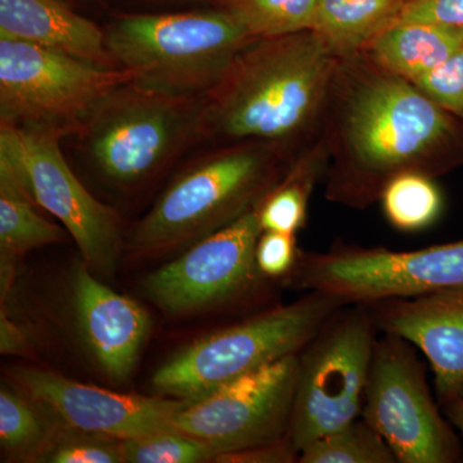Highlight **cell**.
I'll list each match as a JSON object with an SVG mask.
<instances>
[{
	"label": "cell",
	"mask_w": 463,
	"mask_h": 463,
	"mask_svg": "<svg viewBox=\"0 0 463 463\" xmlns=\"http://www.w3.org/2000/svg\"><path fill=\"white\" fill-rule=\"evenodd\" d=\"M12 377L61 428L118 440L174 429V416L185 403V399L121 394L38 368H16Z\"/></svg>",
	"instance_id": "obj_14"
},
{
	"label": "cell",
	"mask_w": 463,
	"mask_h": 463,
	"mask_svg": "<svg viewBox=\"0 0 463 463\" xmlns=\"http://www.w3.org/2000/svg\"><path fill=\"white\" fill-rule=\"evenodd\" d=\"M380 203L386 221L405 233L428 230L443 212V196L435 179L420 173L395 176L381 194Z\"/></svg>",
	"instance_id": "obj_23"
},
{
	"label": "cell",
	"mask_w": 463,
	"mask_h": 463,
	"mask_svg": "<svg viewBox=\"0 0 463 463\" xmlns=\"http://www.w3.org/2000/svg\"><path fill=\"white\" fill-rule=\"evenodd\" d=\"M319 0H213L254 38H274L313 29Z\"/></svg>",
	"instance_id": "obj_24"
},
{
	"label": "cell",
	"mask_w": 463,
	"mask_h": 463,
	"mask_svg": "<svg viewBox=\"0 0 463 463\" xmlns=\"http://www.w3.org/2000/svg\"><path fill=\"white\" fill-rule=\"evenodd\" d=\"M383 335L374 345L362 419L389 444L398 463L461 461V441L431 397L414 346Z\"/></svg>",
	"instance_id": "obj_11"
},
{
	"label": "cell",
	"mask_w": 463,
	"mask_h": 463,
	"mask_svg": "<svg viewBox=\"0 0 463 463\" xmlns=\"http://www.w3.org/2000/svg\"><path fill=\"white\" fill-rule=\"evenodd\" d=\"M66 2H67V0H66Z\"/></svg>",
	"instance_id": "obj_35"
},
{
	"label": "cell",
	"mask_w": 463,
	"mask_h": 463,
	"mask_svg": "<svg viewBox=\"0 0 463 463\" xmlns=\"http://www.w3.org/2000/svg\"><path fill=\"white\" fill-rule=\"evenodd\" d=\"M321 139L297 158L279 184L258 205L263 231L297 234L307 223V206L317 182L325 178Z\"/></svg>",
	"instance_id": "obj_20"
},
{
	"label": "cell",
	"mask_w": 463,
	"mask_h": 463,
	"mask_svg": "<svg viewBox=\"0 0 463 463\" xmlns=\"http://www.w3.org/2000/svg\"><path fill=\"white\" fill-rule=\"evenodd\" d=\"M345 307L321 292L288 306L267 307L184 347L155 373L160 394L196 399L285 356L298 354L337 310Z\"/></svg>",
	"instance_id": "obj_6"
},
{
	"label": "cell",
	"mask_w": 463,
	"mask_h": 463,
	"mask_svg": "<svg viewBox=\"0 0 463 463\" xmlns=\"http://www.w3.org/2000/svg\"><path fill=\"white\" fill-rule=\"evenodd\" d=\"M0 39L29 43L108 69H118L105 30L66 0H0Z\"/></svg>",
	"instance_id": "obj_17"
},
{
	"label": "cell",
	"mask_w": 463,
	"mask_h": 463,
	"mask_svg": "<svg viewBox=\"0 0 463 463\" xmlns=\"http://www.w3.org/2000/svg\"><path fill=\"white\" fill-rule=\"evenodd\" d=\"M298 157L264 143L219 146L173 179L125 249L154 258L190 248L254 210Z\"/></svg>",
	"instance_id": "obj_3"
},
{
	"label": "cell",
	"mask_w": 463,
	"mask_h": 463,
	"mask_svg": "<svg viewBox=\"0 0 463 463\" xmlns=\"http://www.w3.org/2000/svg\"><path fill=\"white\" fill-rule=\"evenodd\" d=\"M399 21L463 27V0H408Z\"/></svg>",
	"instance_id": "obj_30"
},
{
	"label": "cell",
	"mask_w": 463,
	"mask_h": 463,
	"mask_svg": "<svg viewBox=\"0 0 463 463\" xmlns=\"http://www.w3.org/2000/svg\"><path fill=\"white\" fill-rule=\"evenodd\" d=\"M29 349L25 332L12 321L5 310L0 316V352L5 355H23Z\"/></svg>",
	"instance_id": "obj_32"
},
{
	"label": "cell",
	"mask_w": 463,
	"mask_h": 463,
	"mask_svg": "<svg viewBox=\"0 0 463 463\" xmlns=\"http://www.w3.org/2000/svg\"><path fill=\"white\" fill-rule=\"evenodd\" d=\"M124 462L199 463L214 462L219 450L212 444L169 429L138 439L121 441Z\"/></svg>",
	"instance_id": "obj_26"
},
{
	"label": "cell",
	"mask_w": 463,
	"mask_h": 463,
	"mask_svg": "<svg viewBox=\"0 0 463 463\" xmlns=\"http://www.w3.org/2000/svg\"><path fill=\"white\" fill-rule=\"evenodd\" d=\"M377 334L367 307L345 306L298 353L288 430L298 453L362 416Z\"/></svg>",
	"instance_id": "obj_7"
},
{
	"label": "cell",
	"mask_w": 463,
	"mask_h": 463,
	"mask_svg": "<svg viewBox=\"0 0 463 463\" xmlns=\"http://www.w3.org/2000/svg\"><path fill=\"white\" fill-rule=\"evenodd\" d=\"M7 167L0 165V252L23 257L65 239L62 228L43 218Z\"/></svg>",
	"instance_id": "obj_21"
},
{
	"label": "cell",
	"mask_w": 463,
	"mask_h": 463,
	"mask_svg": "<svg viewBox=\"0 0 463 463\" xmlns=\"http://www.w3.org/2000/svg\"><path fill=\"white\" fill-rule=\"evenodd\" d=\"M261 233L257 206L149 273L142 281L143 292L167 315L175 316L254 298L268 281L257 264Z\"/></svg>",
	"instance_id": "obj_12"
},
{
	"label": "cell",
	"mask_w": 463,
	"mask_h": 463,
	"mask_svg": "<svg viewBox=\"0 0 463 463\" xmlns=\"http://www.w3.org/2000/svg\"><path fill=\"white\" fill-rule=\"evenodd\" d=\"M286 283L330 295L344 306L456 288L463 285V240L414 251L335 243L325 252H300Z\"/></svg>",
	"instance_id": "obj_10"
},
{
	"label": "cell",
	"mask_w": 463,
	"mask_h": 463,
	"mask_svg": "<svg viewBox=\"0 0 463 463\" xmlns=\"http://www.w3.org/2000/svg\"><path fill=\"white\" fill-rule=\"evenodd\" d=\"M365 307L380 334L402 337L426 356L439 403L463 392V285Z\"/></svg>",
	"instance_id": "obj_15"
},
{
	"label": "cell",
	"mask_w": 463,
	"mask_h": 463,
	"mask_svg": "<svg viewBox=\"0 0 463 463\" xmlns=\"http://www.w3.org/2000/svg\"><path fill=\"white\" fill-rule=\"evenodd\" d=\"M462 44L463 27L398 21L362 52L383 69L412 81L440 66Z\"/></svg>",
	"instance_id": "obj_18"
},
{
	"label": "cell",
	"mask_w": 463,
	"mask_h": 463,
	"mask_svg": "<svg viewBox=\"0 0 463 463\" xmlns=\"http://www.w3.org/2000/svg\"><path fill=\"white\" fill-rule=\"evenodd\" d=\"M123 440L61 428L41 462L123 463Z\"/></svg>",
	"instance_id": "obj_27"
},
{
	"label": "cell",
	"mask_w": 463,
	"mask_h": 463,
	"mask_svg": "<svg viewBox=\"0 0 463 463\" xmlns=\"http://www.w3.org/2000/svg\"><path fill=\"white\" fill-rule=\"evenodd\" d=\"M298 353L196 399H185L173 428L212 444L219 456L288 437Z\"/></svg>",
	"instance_id": "obj_13"
},
{
	"label": "cell",
	"mask_w": 463,
	"mask_h": 463,
	"mask_svg": "<svg viewBox=\"0 0 463 463\" xmlns=\"http://www.w3.org/2000/svg\"><path fill=\"white\" fill-rule=\"evenodd\" d=\"M297 234L263 231L257 245L259 270L268 279H286L298 263Z\"/></svg>",
	"instance_id": "obj_29"
},
{
	"label": "cell",
	"mask_w": 463,
	"mask_h": 463,
	"mask_svg": "<svg viewBox=\"0 0 463 463\" xmlns=\"http://www.w3.org/2000/svg\"><path fill=\"white\" fill-rule=\"evenodd\" d=\"M440 408L444 416L447 417L450 425L459 432L463 439V392L457 394L456 397L441 402Z\"/></svg>",
	"instance_id": "obj_33"
},
{
	"label": "cell",
	"mask_w": 463,
	"mask_h": 463,
	"mask_svg": "<svg viewBox=\"0 0 463 463\" xmlns=\"http://www.w3.org/2000/svg\"><path fill=\"white\" fill-rule=\"evenodd\" d=\"M209 2H210V3H212V2H213V0H209Z\"/></svg>",
	"instance_id": "obj_34"
},
{
	"label": "cell",
	"mask_w": 463,
	"mask_h": 463,
	"mask_svg": "<svg viewBox=\"0 0 463 463\" xmlns=\"http://www.w3.org/2000/svg\"><path fill=\"white\" fill-rule=\"evenodd\" d=\"M116 65L137 83L176 96H203L218 84L254 36L221 8L127 14L105 30Z\"/></svg>",
	"instance_id": "obj_5"
},
{
	"label": "cell",
	"mask_w": 463,
	"mask_h": 463,
	"mask_svg": "<svg viewBox=\"0 0 463 463\" xmlns=\"http://www.w3.org/2000/svg\"><path fill=\"white\" fill-rule=\"evenodd\" d=\"M214 462L222 463H294L298 462V452L289 443L288 437L246 448V449L228 452L216 457Z\"/></svg>",
	"instance_id": "obj_31"
},
{
	"label": "cell",
	"mask_w": 463,
	"mask_h": 463,
	"mask_svg": "<svg viewBox=\"0 0 463 463\" xmlns=\"http://www.w3.org/2000/svg\"><path fill=\"white\" fill-rule=\"evenodd\" d=\"M412 83L440 108L463 120V44L440 66Z\"/></svg>",
	"instance_id": "obj_28"
},
{
	"label": "cell",
	"mask_w": 463,
	"mask_h": 463,
	"mask_svg": "<svg viewBox=\"0 0 463 463\" xmlns=\"http://www.w3.org/2000/svg\"><path fill=\"white\" fill-rule=\"evenodd\" d=\"M62 138L52 130L0 125V165L36 206L63 224L90 270L111 276L125 248L120 216L76 178L61 149Z\"/></svg>",
	"instance_id": "obj_8"
},
{
	"label": "cell",
	"mask_w": 463,
	"mask_h": 463,
	"mask_svg": "<svg viewBox=\"0 0 463 463\" xmlns=\"http://www.w3.org/2000/svg\"><path fill=\"white\" fill-rule=\"evenodd\" d=\"M339 56L312 30L259 38L205 94V134L300 156L321 139Z\"/></svg>",
	"instance_id": "obj_2"
},
{
	"label": "cell",
	"mask_w": 463,
	"mask_h": 463,
	"mask_svg": "<svg viewBox=\"0 0 463 463\" xmlns=\"http://www.w3.org/2000/svg\"><path fill=\"white\" fill-rule=\"evenodd\" d=\"M300 463H397L389 444L364 419L316 439L298 453Z\"/></svg>",
	"instance_id": "obj_25"
},
{
	"label": "cell",
	"mask_w": 463,
	"mask_h": 463,
	"mask_svg": "<svg viewBox=\"0 0 463 463\" xmlns=\"http://www.w3.org/2000/svg\"><path fill=\"white\" fill-rule=\"evenodd\" d=\"M408 0H319L315 32L336 56L359 53L394 25Z\"/></svg>",
	"instance_id": "obj_19"
},
{
	"label": "cell",
	"mask_w": 463,
	"mask_h": 463,
	"mask_svg": "<svg viewBox=\"0 0 463 463\" xmlns=\"http://www.w3.org/2000/svg\"><path fill=\"white\" fill-rule=\"evenodd\" d=\"M129 80H134L129 70L0 39V125L75 136L94 106Z\"/></svg>",
	"instance_id": "obj_9"
},
{
	"label": "cell",
	"mask_w": 463,
	"mask_h": 463,
	"mask_svg": "<svg viewBox=\"0 0 463 463\" xmlns=\"http://www.w3.org/2000/svg\"><path fill=\"white\" fill-rule=\"evenodd\" d=\"M326 199L364 210L404 173L463 167V120L364 52L340 57L323 121Z\"/></svg>",
	"instance_id": "obj_1"
},
{
	"label": "cell",
	"mask_w": 463,
	"mask_h": 463,
	"mask_svg": "<svg viewBox=\"0 0 463 463\" xmlns=\"http://www.w3.org/2000/svg\"><path fill=\"white\" fill-rule=\"evenodd\" d=\"M205 134V94L176 96L125 81L75 134L96 172L116 187L145 184Z\"/></svg>",
	"instance_id": "obj_4"
},
{
	"label": "cell",
	"mask_w": 463,
	"mask_h": 463,
	"mask_svg": "<svg viewBox=\"0 0 463 463\" xmlns=\"http://www.w3.org/2000/svg\"><path fill=\"white\" fill-rule=\"evenodd\" d=\"M47 411L20 388L3 385L0 390V443L14 458L41 461L56 440L60 428H53Z\"/></svg>",
	"instance_id": "obj_22"
},
{
	"label": "cell",
	"mask_w": 463,
	"mask_h": 463,
	"mask_svg": "<svg viewBox=\"0 0 463 463\" xmlns=\"http://www.w3.org/2000/svg\"><path fill=\"white\" fill-rule=\"evenodd\" d=\"M72 298L81 334L97 364L109 379L125 383L148 336L147 313L132 298L99 282L87 264L75 268Z\"/></svg>",
	"instance_id": "obj_16"
}]
</instances>
